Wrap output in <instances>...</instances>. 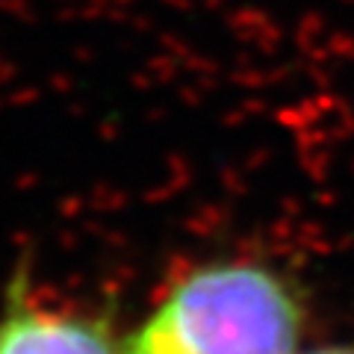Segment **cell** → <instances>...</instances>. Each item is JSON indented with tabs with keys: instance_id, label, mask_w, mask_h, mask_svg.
Segmentation results:
<instances>
[{
	"instance_id": "cell-2",
	"label": "cell",
	"mask_w": 354,
	"mask_h": 354,
	"mask_svg": "<svg viewBox=\"0 0 354 354\" xmlns=\"http://www.w3.org/2000/svg\"><path fill=\"white\" fill-rule=\"evenodd\" d=\"M0 354H121V339L109 316L50 307L27 281H12L0 313Z\"/></svg>"
},
{
	"instance_id": "cell-1",
	"label": "cell",
	"mask_w": 354,
	"mask_h": 354,
	"mask_svg": "<svg viewBox=\"0 0 354 354\" xmlns=\"http://www.w3.org/2000/svg\"><path fill=\"white\" fill-rule=\"evenodd\" d=\"M304 298L263 260H207L180 274L121 354H295Z\"/></svg>"
},
{
	"instance_id": "cell-3",
	"label": "cell",
	"mask_w": 354,
	"mask_h": 354,
	"mask_svg": "<svg viewBox=\"0 0 354 354\" xmlns=\"http://www.w3.org/2000/svg\"><path fill=\"white\" fill-rule=\"evenodd\" d=\"M295 354H354V342H328V346H316Z\"/></svg>"
}]
</instances>
